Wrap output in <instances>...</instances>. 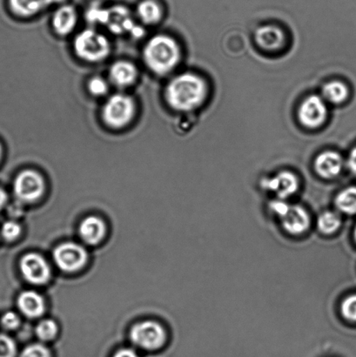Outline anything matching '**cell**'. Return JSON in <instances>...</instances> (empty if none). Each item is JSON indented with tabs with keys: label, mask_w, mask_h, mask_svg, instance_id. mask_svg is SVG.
<instances>
[{
	"label": "cell",
	"mask_w": 356,
	"mask_h": 357,
	"mask_svg": "<svg viewBox=\"0 0 356 357\" xmlns=\"http://www.w3.org/2000/svg\"><path fill=\"white\" fill-rule=\"evenodd\" d=\"M207 85L193 73H183L167 84L165 99L172 109L190 112L200 107L207 96Z\"/></svg>",
	"instance_id": "cell-1"
},
{
	"label": "cell",
	"mask_w": 356,
	"mask_h": 357,
	"mask_svg": "<svg viewBox=\"0 0 356 357\" xmlns=\"http://www.w3.org/2000/svg\"><path fill=\"white\" fill-rule=\"evenodd\" d=\"M180 49L173 38L158 34L150 38L143 50L146 66L157 75H166L176 68L180 61Z\"/></svg>",
	"instance_id": "cell-2"
},
{
	"label": "cell",
	"mask_w": 356,
	"mask_h": 357,
	"mask_svg": "<svg viewBox=\"0 0 356 357\" xmlns=\"http://www.w3.org/2000/svg\"><path fill=\"white\" fill-rule=\"evenodd\" d=\"M75 54L82 61L97 63L104 61L111 52L108 38L102 33L86 29L77 35L73 42Z\"/></svg>",
	"instance_id": "cell-3"
},
{
	"label": "cell",
	"mask_w": 356,
	"mask_h": 357,
	"mask_svg": "<svg viewBox=\"0 0 356 357\" xmlns=\"http://www.w3.org/2000/svg\"><path fill=\"white\" fill-rule=\"evenodd\" d=\"M136 106L132 98L123 93L114 94L108 98L102 108L104 123L111 128L127 127L134 117Z\"/></svg>",
	"instance_id": "cell-4"
},
{
	"label": "cell",
	"mask_w": 356,
	"mask_h": 357,
	"mask_svg": "<svg viewBox=\"0 0 356 357\" xmlns=\"http://www.w3.org/2000/svg\"><path fill=\"white\" fill-rule=\"evenodd\" d=\"M87 16L91 22L105 24L114 34L130 33L132 36L139 26H136L130 13L123 6H114L110 10H91Z\"/></svg>",
	"instance_id": "cell-5"
},
{
	"label": "cell",
	"mask_w": 356,
	"mask_h": 357,
	"mask_svg": "<svg viewBox=\"0 0 356 357\" xmlns=\"http://www.w3.org/2000/svg\"><path fill=\"white\" fill-rule=\"evenodd\" d=\"M130 337L139 348L155 351L165 344L167 335L162 325L153 321H144L132 328Z\"/></svg>",
	"instance_id": "cell-6"
},
{
	"label": "cell",
	"mask_w": 356,
	"mask_h": 357,
	"mask_svg": "<svg viewBox=\"0 0 356 357\" xmlns=\"http://www.w3.org/2000/svg\"><path fill=\"white\" fill-rule=\"evenodd\" d=\"M45 187L43 177L33 169L23 170L17 174L13 184L17 197L24 202H33L40 199Z\"/></svg>",
	"instance_id": "cell-7"
},
{
	"label": "cell",
	"mask_w": 356,
	"mask_h": 357,
	"mask_svg": "<svg viewBox=\"0 0 356 357\" xmlns=\"http://www.w3.org/2000/svg\"><path fill=\"white\" fill-rule=\"evenodd\" d=\"M87 252L79 244L66 243L55 248V264L62 271L72 273L79 271L87 261Z\"/></svg>",
	"instance_id": "cell-8"
},
{
	"label": "cell",
	"mask_w": 356,
	"mask_h": 357,
	"mask_svg": "<svg viewBox=\"0 0 356 357\" xmlns=\"http://www.w3.org/2000/svg\"><path fill=\"white\" fill-rule=\"evenodd\" d=\"M20 271L27 282L36 285L45 284L51 275L47 261L36 253L27 254L21 259Z\"/></svg>",
	"instance_id": "cell-9"
},
{
	"label": "cell",
	"mask_w": 356,
	"mask_h": 357,
	"mask_svg": "<svg viewBox=\"0 0 356 357\" xmlns=\"http://www.w3.org/2000/svg\"><path fill=\"white\" fill-rule=\"evenodd\" d=\"M327 110L320 96H311L303 101L299 108V120L306 128H317L327 120Z\"/></svg>",
	"instance_id": "cell-10"
},
{
	"label": "cell",
	"mask_w": 356,
	"mask_h": 357,
	"mask_svg": "<svg viewBox=\"0 0 356 357\" xmlns=\"http://www.w3.org/2000/svg\"><path fill=\"white\" fill-rule=\"evenodd\" d=\"M265 190L274 192L279 199H285L294 195L299 189V180L295 174L284 171L261 182Z\"/></svg>",
	"instance_id": "cell-11"
},
{
	"label": "cell",
	"mask_w": 356,
	"mask_h": 357,
	"mask_svg": "<svg viewBox=\"0 0 356 357\" xmlns=\"http://www.w3.org/2000/svg\"><path fill=\"white\" fill-rule=\"evenodd\" d=\"M281 226L288 234L299 236L305 233L310 226V217L308 211L299 205H291L279 217Z\"/></svg>",
	"instance_id": "cell-12"
},
{
	"label": "cell",
	"mask_w": 356,
	"mask_h": 357,
	"mask_svg": "<svg viewBox=\"0 0 356 357\" xmlns=\"http://www.w3.org/2000/svg\"><path fill=\"white\" fill-rule=\"evenodd\" d=\"M78 21L75 7L65 5L59 7L52 16V28L59 36H66L72 33Z\"/></svg>",
	"instance_id": "cell-13"
},
{
	"label": "cell",
	"mask_w": 356,
	"mask_h": 357,
	"mask_svg": "<svg viewBox=\"0 0 356 357\" xmlns=\"http://www.w3.org/2000/svg\"><path fill=\"white\" fill-rule=\"evenodd\" d=\"M109 77L114 85L124 89L132 86L137 80L138 69L131 62L116 61L111 66Z\"/></svg>",
	"instance_id": "cell-14"
},
{
	"label": "cell",
	"mask_w": 356,
	"mask_h": 357,
	"mask_svg": "<svg viewBox=\"0 0 356 357\" xmlns=\"http://www.w3.org/2000/svg\"><path fill=\"white\" fill-rule=\"evenodd\" d=\"M64 1L65 0H9V6L15 15L27 17L37 15L48 7Z\"/></svg>",
	"instance_id": "cell-15"
},
{
	"label": "cell",
	"mask_w": 356,
	"mask_h": 357,
	"mask_svg": "<svg viewBox=\"0 0 356 357\" xmlns=\"http://www.w3.org/2000/svg\"><path fill=\"white\" fill-rule=\"evenodd\" d=\"M343 169V158L339 153L332 151L324 152L316 157L315 169L320 177L332 178L336 177Z\"/></svg>",
	"instance_id": "cell-16"
},
{
	"label": "cell",
	"mask_w": 356,
	"mask_h": 357,
	"mask_svg": "<svg viewBox=\"0 0 356 357\" xmlns=\"http://www.w3.org/2000/svg\"><path fill=\"white\" fill-rule=\"evenodd\" d=\"M257 45L266 51H277L285 44L284 31L274 26L261 27L256 33Z\"/></svg>",
	"instance_id": "cell-17"
},
{
	"label": "cell",
	"mask_w": 356,
	"mask_h": 357,
	"mask_svg": "<svg viewBox=\"0 0 356 357\" xmlns=\"http://www.w3.org/2000/svg\"><path fill=\"white\" fill-rule=\"evenodd\" d=\"M79 236L86 243L96 245L103 239L106 226L103 220L96 216H89L83 220L79 229Z\"/></svg>",
	"instance_id": "cell-18"
},
{
	"label": "cell",
	"mask_w": 356,
	"mask_h": 357,
	"mask_svg": "<svg viewBox=\"0 0 356 357\" xmlns=\"http://www.w3.org/2000/svg\"><path fill=\"white\" fill-rule=\"evenodd\" d=\"M17 306L24 316L30 318L40 317L45 311V302L40 294L28 290L21 293L17 299Z\"/></svg>",
	"instance_id": "cell-19"
},
{
	"label": "cell",
	"mask_w": 356,
	"mask_h": 357,
	"mask_svg": "<svg viewBox=\"0 0 356 357\" xmlns=\"http://www.w3.org/2000/svg\"><path fill=\"white\" fill-rule=\"evenodd\" d=\"M137 14L143 23L152 26L162 20V6L155 0H143L137 6Z\"/></svg>",
	"instance_id": "cell-20"
},
{
	"label": "cell",
	"mask_w": 356,
	"mask_h": 357,
	"mask_svg": "<svg viewBox=\"0 0 356 357\" xmlns=\"http://www.w3.org/2000/svg\"><path fill=\"white\" fill-rule=\"evenodd\" d=\"M336 206L345 215H356V187L343 189L336 198Z\"/></svg>",
	"instance_id": "cell-21"
},
{
	"label": "cell",
	"mask_w": 356,
	"mask_h": 357,
	"mask_svg": "<svg viewBox=\"0 0 356 357\" xmlns=\"http://www.w3.org/2000/svg\"><path fill=\"white\" fill-rule=\"evenodd\" d=\"M323 94L327 101L333 104H341L347 100L348 87L340 82H332L323 86Z\"/></svg>",
	"instance_id": "cell-22"
},
{
	"label": "cell",
	"mask_w": 356,
	"mask_h": 357,
	"mask_svg": "<svg viewBox=\"0 0 356 357\" xmlns=\"http://www.w3.org/2000/svg\"><path fill=\"white\" fill-rule=\"evenodd\" d=\"M341 219L337 213L333 211L323 212L317 219V227L323 234H333L340 229Z\"/></svg>",
	"instance_id": "cell-23"
},
{
	"label": "cell",
	"mask_w": 356,
	"mask_h": 357,
	"mask_svg": "<svg viewBox=\"0 0 356 357\" xmlns=\"http://www.w3.org/2000/svg\"><path fill=\"white\" fill-rule=\"evenodd\" d=\"M58 327L52 320H43L37 325L36 334L42 341H50L57 334Z\"/></svg>",
	"instance_id": "cell-24"
},
{
	"label": "cell",
	"mask_w": 356,
	"mask_h": 357,
	"mask_svg": "<svg viewBox=\"0 0 356 357\" xmlns=\"http://www.w3.org/2000/svg\"><path fill=\"white\" fill-rule=\"evenodd\" d=\"M341 312L344 319L356 323V294L348 296L343 300L341 306Z\"/></svg>",
	"instance_id": "cell-25"
},
{
	"label": "cell",
	"mask_w": 356,
	"mask_h": 357,
	"mask_svg": "<svg viewBox=\"0 0 356 357\" xmlns=\"http://www.w3.org/2000/svg\"><path fill=\"white\" fill-rule=\"evenodd\" d=\"M87 89L89 93L93 96L100 97L105 96L108 92V85L106 80L100 77H94L89 80L87 84Z\"/></svg>",
	"instance_id": "cell-26"
},
{
	"label": "cell",
	"mask_w": 356,
	"mask_h": 357,
	"mask_svg": "<svg viewBox=\"0 0 356 357\" xmlns=\"http://www.w3.org/2000/svg\"><path fill=\"white\" fill-rule=\"evenodd\" d=\"M15 342L6 335L0 334V357H15Z\"/></svg>",
	"instance_id": "cell-27"
},
{
	"label": "cell",
	"mask_w": 356,
	"mask_h": 357,
	"mask_svg": "<svg viewBox=\"0 0 356 357\" xmlns=\"http://www.w3.org/2000/svg\"><path fill=\"white\" fill-rule=\"evenodd\" d=\"M21 227L19 223L15 222H6L3 223L1 229V234L3 238L7 241H13L20 236Z\"/></svg>",
	"instance_id": "cell-28"
},
{
	"label": "cell",
	"mask_w": 356,
	"mask_h": 357,
	"mask_svg": "<svg viewBox=\"0 0 356 357\" xmlns=\"http://www.w3.org/2000/svg\"><path fill=\"white\" fill-rule=\"evenodd\" d=\"M20 357H51V356L50 351L45 346L33 344L24 349Z\"/></svg>",
	"instance_id": "cell-29"
},
{
	"label": "cell",
	"mask_w": 356,
	"mask_h": 357,
	"mask_svg": "<svg viewBox=\"0 0 356 357\" xmlns=\"http://www.w3.org/2000/svg\"><path fill=\"white\" fill-rule=\"evenodd\" d=\"M1 324L7 330H15L20 326V317L16 313L7 312L2 317Z\"/></svg>",
	"instance_id": "cell-30"
},
{
	"label": "cell",
	"mask_w": 356,
	"mask_h": 357,
	"mask_svg": "<svg viewBox=\"0 0 356 357\" xmlns=\"http://www.w3.org/2000/svg\"><path fill=\"white\" fill-rule=\"evenodd\" d=\"M114 357H139L137 353L130 349H122L115 353Z\"/></svg>",
	"instance_id": "cell-31"
},
{
	"label": "cell",
	"mask_w": 356,
	"mask_h": 357,
	"mask_svg": "<svg viewBox=\"0 0 356 357\" xmlns=\"http://www.w3.org/2000/svg\"><path fill=\"white\" fill-rule=\"evenodd\" d=\"M348 167H350L352 173L356 176V148L352 150L350 158H348Z\"/></svg>",
	"instance_id": "cell-32"
},
{
	"label": "cell",
	"mask_w": 356,
	"mask_h": 357,
	"mask_svg": "<svg viewBox=\"0 0 356 357\" xmlns=\"http://www.w3.org/2000/svg\"><path fill=\"white\" fill-rule=\"evenodd\" d=\"M7 199V195L6 192L3 190L2 188H0V209H1L3 205L6 204Z\"/></svg>",
	"instance_id": "cell-33"
},
{
	"label": "cell",
	"mask_w": 356,
	"mask_h": 357,
	"mask_svg": "<svg viewBox=\"0 0 356 357\" xmlns=\"http://www.w3.org/2000/svg\"><path fill=\"white\" fill-rule=\"evenodd\" d=\"M3 155V146L1 145V143H0V160H1Z\"/></svg>",
	"instance_id": "cell-34"
},
{
	"label": "cell",
	"mask_w": 356,
	"mask_h": 357,
	"mask_svg": "<svg viewBox=\"0 0 356 357\" xmlns=\"http://www.w3.org/2000/svg\"><path fill=\"white\" fill-rule=\"evenodd\" d=\"M354 236H355V243H356V227H355V229Z\"/></svg>",
	"instance_id": "cell-35"
}]
</instances>
